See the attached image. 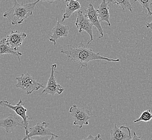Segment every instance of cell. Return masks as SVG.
Segmentation results:
<instances>
[{"mask_svg": "<svg viewBox=\"0 0 152 140\" xmlns=\"http://www.w3.org/2000/svg\"><path fill=\"white\" fill-rule=\"evenodd\" d=\"M65 2H67L68 0H64Z\"/></svg>", "mask_w": 152, "mask_h": 140, "instance_id": "obj_24", "label": "cell"}, {"mask_svg": "<svg viewBox=\"0 0 152 140\" xmlns=\"http://www.w3.org/2000/svg\"><path fill=\"white\" fill-rule=\"evenodd\" d=\"M57 23L55 27L53 28L52 32L53 35H49V40L53 42L54 45H56L57 41L59 38L63 37H67L69 34V31L70 28L67 26H65L61 23L58 21L57 18H56Z\"/></svg>", "mask_w": 152, "mask_h": 140, "instance_id": "obj_10", "label": "cell"}, {"mask_svg": "<svg viewBox=\"0 0 152 140\" xmlns=\"http://www.w3.org/2000/svg\"><path fill=\"white\" fill-rule=\"evenodd\" d=\"M111 140H132L131 131L128 127L121 126L118 127L116 124L110 130Z\"/></svg>", "mask_w": 152, "mask_h": 140, "instance_id": "obj_11", "label": "cell"}, {"mask_svg": "<svg viewBox=\"0 0 152 140\" xmlns=\"http://www.w3.org/2000/svg\"><path fill=\"white\" fill-rule=\"evenodd\" d=\"M109 2L108 0H102V2L100 4L98 8L97 11L99 14L100 22L105 21L106 22L109 26H111V24L110 21V15L109 12Z\"/></svg>", "mask_w": 152, "mask_h": 140, "instance_id": "obj_14", "label": "cell"}, {"mask_svg": "<svg viewBox=\"0 0 152 140\" xmlns=\"http://www.w3.org/2000/svg\"><path fill=\"white\" fill-rule=\"evenodd\" d=\"M84 140H102L100 134H98L96 136H94L90 134L88 137L83 139Z\"/></svg>", "mask_w": 152, "mask_h": 140, "instance_id": "obj_20", "label": "cell"}, {"mask_svg": "<svg viewBox=\"0 0 152 140\" xmlns=\"http://www.w3.org/2000/svg\"><path fill=\"white\" fill-rule=\"evenodd\" d=\"M0 105L2 106L6 107L7 108L11 109L15 112L16 114L19 115L23 119L22 122L23 123L24 128L26 130V135L29 134V121L32 120V118H30L26 114L27 109L24 107L22 100L20 99L19 101L16 104V105L14 106L12 105L8 101H1Z\"/></svg>", "mask_w": 152, "mask_h": 140, "instance_id": "obj_5", "label": "cell"}, {"mask_svg": "<svg viewBox=\"0 0 152 140\" xmlns=\"http://www.w3.org/2000/svg\"><path fill=\"white\" fill-rule=\"evenodd\" d=\"M139 139H141V137H140V136H137V134H136V133L134 132V137L132 138V140H139Z\"/></svg>", "mask_w": 152, "mask_h": 140, "instance_id": "obj_21", "label": "cell"}, {"mask_svg": "<svg viewBox=\"0 0 152 140\" xmlns=\"http://www.w3.org/2000/svg\"><path fill=\"white\" fill-rule=\"evenodd\" d=\"M39 1L37 0L35 2L24 4L14 0V6L4 13L3 17L7 18L12 25L22 24L24 20L32 15L36 4Z\"/></svg>", "mask_w": 152, "mask_h": 140, "instance_id": "obj_2", "label": "cell"}, {"mask_svg": "<svg viewBox=\"0 0 152 140\" xmlns=\"http://www.w3.org/2000/svg\"><path fill=\"white\" fill-rule=\"evenodd\" d=\"M139 2L142 7L146 9L148 11V15L152 16V12L151 10V6L152 5V2L151 0H134V2Z\"/></svg>", "mask_w": 152, "mask_h": 140, "instance_id": "obj_19", "label": "cell"}, {"mask_svg": "<svg viewBox=\"0 0 152 140\" xmlns=\"http://www.w3.org/2000/svg\"><path fill=\"white\" fill-rule=\"evenodd\" d=\"M18 125L24 127L23 122L20 123L18 117L14 114H9L0 120V127L4 129L7 133H12Z\"/></svg>", "mask_w": 152, "mask_h": 140, "instance_id": "obj_12", "label": "cell"}, {"mask_svg": "<svg viewBox=\"0 0 152 140\" xmlns=\"http://www.w3.org/2000/svg\"><path fill=\"white\" fill-rule=\"evenodd\" d=\"M69 112L72 117L74 122L73 125L82 128L84 125L89 124V120L93 117V113L85 108H79L76 105L71 107Z\"/></svg>", "mask_w": 152, "mask_h": 140, "instance_id": "obj_4", "label": "cell"}, {"mask_svg": "<svg viewBox=\"0 0 152 140\" xmlns=\"http://www.w3.org/2000/svg\"><path fill=\"white\" fill-rule=\"evenodd\" d=\"M15 79L18 81V83L15 85V88H20L28 95L41 88H45L44 86L37 82L28 73H23L20 77H16Z\"/></svg>", "mask_w": 152, "mask_h": 140, "instance_id": "obj_3", "label": "cell"}, {"mask_svg": "<svg viewBox=\"0 0 152 140\" xmlns=\"http://www.w3.org/2000/svg\"><path fill=\"white\" fill-rule=\"evenodd\" d=\"M40 1H44V2H47L48 3H50V4H52V3L55 2L57 0H39Z\"/></svg>", "mask_w": 152, "mask_h": 140, "instance_id": "obj_22", "label": "cell"}, {"mask_svg": "<svg viewBox=\"0 0 152 140\" xmlns=\"http://www.w3.org/2000/svg\"><path fill=\"white\" fill-rule=\"evenodd\" d=\"M6 54H10L18 57L20 63V56L22 53L20 52L18 49H14L7 44L6 38H3L0 42V55H3Z\"/></svg>", "mask_w": 152, "mask_h": 140, "instance_id": "obj_15", "label": "cell"}, {"mask_svg": "<svg viewBox=\"0 0 152 140\" xmlns=\"http://www.w3.org/2000/svg\"><path fill=\"white\" fill-rule=\"evenodd\" d=\"M67 2L65 11L61 20L62 22H64L65 20L70 18L74 12L79 10L81 8L78 0H68Z\"/></svg>", "mask_w": 152, "mask_h": 140, "instance_id": "obj_16", "label": "cell"}, {"mask_svg": "<svg viewBox=\"0 0 152 140\" xmlns=\"http://www.w3.org/2000/svg\"><path fill=\"white\" fill-rule=\"evenodd\" d=\"M87 44H84L83 42L79 43L78 47H71L67 45V50L61 49V52L65 54L71 61L78 63L80 65V68H87L88 62L95 60H102L108 61H120L119 59H111L100 55L99 53L94 52L91 48H88Z\"/></svg>", "mask_w": 152, "mask_h": 140, "instance_id": "obj_1", "label": "cell"}, {"mask_svg": "<svg viewBox=\"0 0 152 140\" xmlns=\"http://www.w3.org/2000/svg\"><path fill=\"white\" fill-rule=\"evenodd\" d=\"M108 1L109 3L116 4L118 6L121 7L123 10L128 9L131 12H133V7L130 0H108Z\"/></svg>", "mask_w": 152, "mask_h": 140, "instance_id": "obj_17", "label": "cell"}, {"mask_svg": "<svg viewBox=\"0 0 152 140\" xmlns=\"http://www.w3.org/2000/svg\"><path fill=\"white\" fill-rule=\"evenodd\" d=\"M152 119V113L150 110L143 111L141 114L140 117L137 120L134 121V123H137L140 121L148 122Z\"/></svg>", "mask_w": 152, "mask_h": 140, "instance_id": "obj_18", "label": "cell"}, {"mask_svg": "<svg viewBox=\"0 0 152 140\" xmlns=\"http://www.w3.org/2000/svg\"><path fill=\"white\" fill-rule=\"evenodd\" d=\"M146 26L147 28H149V29H152V20L151 23H146Z\"/></svg>", "mask_w": 152, "mask_h": 140, "instance_id": "obj_23", "label": "cell"}, {"mask_svg": "<svg viewBox=\"0 0 152 140\" xmlns=\"http://www.w3.org/2000/svg\"><path fill=\"white\" fill-rule=\"evenodd\" d=\"M85 16L88 18L94 26H95L98 30V33L100 35L98 37L99 38H102V37H104V30L100 24L99 14L97 10L94 8L92 4L90 3L88 6V9L85 10Z\"/></svg>", "mask_w": 152, "mask_h": 140, "instance_id": "obj_9", "label": "cell"}, {"mask_svg": "<svg viewBox=\"0 0 152 140\" xmlns=\"http://www.w3.org/2000/svg\"><path fill=\"white\" fill-rule=\"evenodd\" d=\"M26 34L24 32H21L18 30L12 31L10 34L7 36L6 42L9 46L18 49L22 45Z\"/></svg>", "mask_w": 152, "mask_h": 140, "instance_id": "obj_13", "label": "cell"}, {"mask_svg": "<svg viewBox=\"0 0 152 140\" xmlns=\"http://www.w3.org/2000/svg\"><path fill=\"white\" fill-rule=\"evenodd\" d=\"M49 136H54L58 138V136L54 134L49 128V123L46 122L37 123L35 126L29 128V134L25 136L22 140H32L34 136L46 137Z\"/></svg>", "mask_w": 152, "mask_h": 140, "instance_id": "obj_7", "label": "cell"}, {"mask_svg": "<svg viewBox=\"0 0 152 140\" xmlns=\"http://www.w3.org/2000/svg\"><path fill=\"white\" fill-rule=\"evenodd\" d=\"M83 12L82 10H78V16L76 22V26H77L79 33H81L83 31H85L90 36L91 39L88 41L87 43V45H88V44L94 40V25L91 23L88 18L85 16V15H84Z\"/></svg>", "mask_w": 152, "mask_h": 140, "instance_id": "obj_8", "label": "cell"}, {"mask_svg": "<svg viewBox=\"0 0 152 140\" xmlns=\"http://www.w3.org/2000/svg\"><path fill=\"white\" fill-rule=\"evenodd\" d=\"M57 65L56 64H53L51 66V73L50 77L48 79L47 86L45 87L42 93L50 94L53 96L55 94H61L64 90V88L58 84L56 81L55 77V72L57 70Z\"/></svg>", "mask_w": 152, "mask_h": 140, "instance_id": "obj_6", "label": "cell"}]
</instances>
